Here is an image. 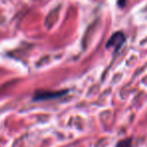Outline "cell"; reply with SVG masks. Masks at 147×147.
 I'll return each instance as SVG.
<instances>
[{
    "label": "cell",
    "mask_w": 147,
    "mask_h": 147,
    "mask_svg": "<svg viewBox=\"0 0 147 147\" xmlns=\"http://www.w3.org/2000/svg\"><path fill=\"white\" fill-rule=\"evenodd\" d=\"M67 91H37L33 96L34 101H45L63 97L65 95Z\"/></svg>",
    "instance_id": "cell-1"
},
{
    "label": "cell",
    "mask_w": 147,
    "mask_h": 147,
    "mask_svg": "<svg viewBox=\"0 0 147 147\" xmlns=\"http://www.w3.org/2000/svg\"><path fill=\"white\" fill-rule=\"evenodd\" d=\"M124 41H125V35L122 32H116L110 37L109 41L107 42V47H114L117 51V49H119L122 47Z\"/></svg>",
    "instance_id": "cell-2"
},
{
    "label": "cell",
    "mask_w": 147,
    "mask_h": 147,
    "mask_svg": "<svg viewBox=\"0 0 147 147\" xmlns=\"http://www.w3.org/2000/svg\"><path fill=\"white\" fill-rule=\"evenodd\" d=\"M132 146V140L131 139H124L117 143L116 147H131Z\"/></svg>",
    "instance_id": "cell-3"
},
{
    "label": "cell",
    "mask_w": 147,
    "mask_h": 147,
    "mask_svg": "<svg viewBox=\"0 0 147 147\" xmlns=\"http://www.w3.org/2000/svg\"><path fill=\"white\" fill-rule=\"evenodd\" d=\"M125 2H126V0H118V4L119 6H124Z\"/></svg>",
    "instance_id": "cell-4"
}]
</instances>
